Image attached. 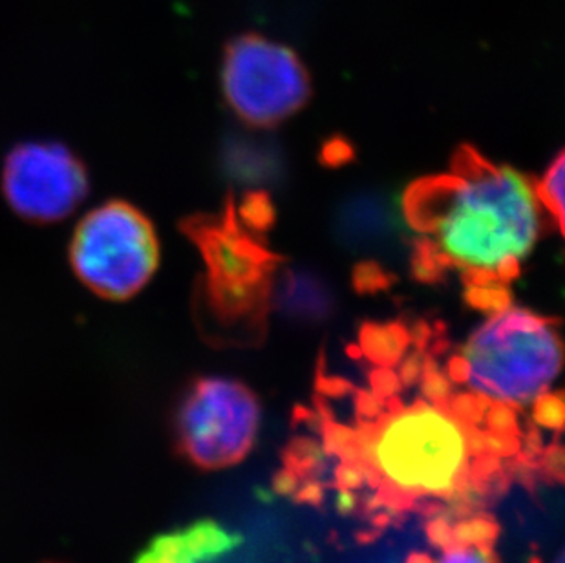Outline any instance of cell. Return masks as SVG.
Instances as JSON below:
<instances>
[{
	"label": "cell",
	"instance_id": "7a4b0ae2",
	"mask_svg": "<svg viewBox=\"0 0 565 563\" xmlns=\"http://www.w3.org/2000/svg\"><path fill=\"white\" fill-rule=\"evenodd\" d=\"M536 181L497 166L475 147L452 156L448 174L408 187L403 213L412 231V273L439 282L461 273L465 287L509 286L545 231Z\"/></svg>",
	"mask_w": 565,
	"mask_h": 563
},
{
	"label": "cell",
	"instance_id": "9a60e30c",
	"mask_svg": "<svg viewBox=\"0 0 565 563\" xmlns=\"http://www.w3.org/2000/svg\"><path fill=\"white\" fill-rule=\"evenodd\" d=\"M236 213L244 220V224L255 229L258 233H264L271 227L275 222V209H273L271 198L264 191H249L244 194L241 202H236Z\"/></svg>",
	"mask_w": 565,
	"mask_h": 563
},
{
	"label": "cell",
	"instance_id": "9c48e42d",
	"mask_svg": "<svg viewBox=\"0 0 565 563\" xmlns=\"http://www.w3.org/2000/svg\"><path fill=\"white\" fill-rule=\"evenodd\" d=\"M242 538L214 520H196L189 525L156 537L134 563H205L235 549Z\"/></svg>",
	"mask_w": 565,
	"mask_h": 563
},
{
	"label": "cell",
	"instance_id": "30bf717a",
	"mask_svg": "<svg viewBox=\"0 0 565 563\" xmlns=\"http://www.w3.org/2000/svg\"><path fill=\"white\" fill-rule=\"evenodd\" d=\"M399 233L394 209L379 194H359L348 200L337 216V234L353 251L388 247Z\"/></svg>",
	"mask_w": 565,
	"mask_h": 563
},
{
	"label": "cell",
	"instance_id": "5bb4252c",
	"mask_svg": "<svg viewBox=\"0 0 565 563\" xmlns=\"http://www.w3.org/2000/svg\"><path fill=\"white\" fill-rule=\"evenodd\" d=\"M441 556L412 553L406 563H500L494 545L483 543L447 542L439 545Z\"/></svg>",
	"mask_w": 565,
	"mask_h": 563
},
{
	"label": "cell",
	"instance_id": "4fadbf2b",
	"mask_svg": "<svg viewBox=\"0 0 565 563\" xmlns=\"http://www.w3.org/2000/svg\"><path fill=\"white\" fill-rule=\"evenodd\" d=\"M540 200L547 213L555 219L565 240V150L556 156L550 169L545 170L542 180L536 181Z\"/></svg>",
	"mask_w": 565,
	"mask_h": 563
},
{
	"label": "cell",
	"instance_id": "52a82bcc",
	"mask_svg": "<svg viewBox=\"0 0 565 563\" xmlns=\"http://www.w3.org/2000/svg\"><path fill=\"white\" fill-rule=\"evenodd\" d=\"M220 83L231 110L249 127L273 128L306 107L311 79L302 59L260 33L225 44Z\"/></svg>",
	"mask_w": 565,
	"mask_h": 563
},
{
	"label": "cell",
	"instance_id": "d6986e66",
	"mask_svg": "<svg viewBox=\"0 0 565 563\" xmlns=\"http://www.w3.org/2000/svg\"><path fill=\"white\" fill-rule=\"evenodd\" d=\"M555 563H565V549L561 554H558V559H556Z\"/></svg>",
	"mask_w": 565,
	"mask_h": 563
},
{
	"label": "cell",
	"instance_id": "6da1fadb",
	"mask_svg": "<svg viewBox=\"0 0 565 563\" xmlns=\"http://www.w3.org/2000/svg\"><path fill=\"white\" fill-rule=\"evenodd\" d=\"M352 414L315 397L299 410L302 434L288 443L273 489L300 503L324 500L331 490L341 514L358 516L377 532L411 514L425 520L486 512L512 481L529 485L525 434L503 436L472 423L448 399L401 397L355 389L339 379Z\"/></svg>",
	"mask_w": 565,
	"mask_h": 563
},
{
	"label": "cell",
	"instance_id": "2e32d148",
	"mask_svg": "<svg viewBox=\"0 0 565 563\" xmlns=\"http://www.w3.org/2000/svg\"><path fill=\"white\" fill-rule=\"evenodd\" d=\"M531 423L536 428L564 434L565 432V392H545L533 401Z\"/></svg>",
	"mask_w": 565,
	"mask_h": 563
},
{
	"label": "cell",
	"instance_id": "3957f363",
	"mask_svg": "<svg viewBox=\"0 0 565 563\" xmlns=\"http://www.w3.org/2000/svg\"><path fill=\"white\" fill-rule=\"evenodd\" d=\"M202 256L203 272L192 287V319L200 336L218 348L260 344L273 308V289L282 256L262 233L244 224L235 196L218 213H192L178 224Z\"/></svg>",
	"mask_w": 565,
	"mask_h": 563
},
{
	"label": "cell",
	"instance_id": "ac0fdd59",
	"mask_svg": "<svg viewBox=\"0 0 565 563\" xmlns=\"http://www.w3.org/2000/svg\"><path fill=\"white\" fill-rule=\"evenodd\" d=\"M355 284H358L361 291L379 289V287L388 284V277H386L383 269L375 266V264H364V266L359 267L358 273H355Z\"/></svg>",
	"mask_w": 565,
	"mask_h": 563
},
{
	"label": "cell",
	"instance_id": "277c9868",
	"mask_svg": "<svg viewBox=\"0 0 565 563\" xmlns=\"http://www.w3.org/2000/svg\"><path fill=\"white\" fill-rule=\"evenodd\" d=\"M564 361L558 320L507 306L476 328L443 370L456 386L522 412L550 390Z\"/></svg>",
	"mask_w": 565,
	"mask_h": 563
},
{
	"label": "cell",
	"instance_id": "e0dca14e",
	"mask_svg": "<svg viewBox=\"0 0 565 563\" xmlns=\"http://www.w3.org/2000/svg\"><path fill=\"white\" fill-rule=\"evenodd\" d=\"M465 298L472 308L481 309L487 314H497L507 306H511V293L509 286H480L467 287Z\"/></svg>",
	"mask_w": 565,
	"mask_h": 563
},
{
	"label": "cell",
	"instance_id": "ba28073f",
	"mask_svg": "<svg viewBox=\"0 0 565 563\" xmlns=\"http://www.w3.org/2000/svg\"><path fill=\"white\" fill-rule=\"evenodd\" d=\"M0 187L22 220L55 224L85 202L90 174L68 145L38 139L17 144L6 155Z\"/></svg>",
	"mask_w": 565,
	"mask_h": 563
},
{
	"label": "cell",
	"instance_id": "5b68a950",
	"mask_svg": "<svg viewBox=\"0 0 565 563\" xmlns=\"http://www.w3.org/2000/svg\"><path fill=\"white\" fill-rule=\"evenodd\" d=\"M154 222L138 205L113 198L90 209L70 240L72 272L97 297L121 302L136 297L160 267Z\"/></svg>",
	"mask_w": 565,
	"mask_h": 563
},
{
	"label": "cell",
	"instance_id": "8fae6325",
	"mask_svg": "<svg viewBox=\"0 0 565 563\" xmlns=\"http://www.w3.org/2000/svg\"><path fill=\"white\" fill-rule=\"evenodd\" d=\"M333 306V291L317 273L300 267L282 266L278 269L273 308L280 314L302 322H319L330 317Z\"/></svg>",
	"mask_w": 565,
	"mask_h": 563
},
{
	"label": "cell",
	"instance_id": "8992f818",
	"mask_svg": "<svg viewBox=\"0 0 565 563\" xmlns=\"http://www.w3.org/2000/svg\"><path fill=\"white\" fill-rule=\"evenodd\" d=\"M260 417L247 384L220 375L192 379L172 417L178 452L202 470L235 467L255 447Z\"/></svg>",
	"mask_w": 565,
	"mask_h": 563
},
{
	"label": "cell",
	"instance_id": "7c38bea8",
	"mask_svg": "<svg viewBox=\"0 0 565 563\" xmlns=\"http://www.w3.org/2000/svg\"><path fill=\"white\" fill-rule=\"evenodd\" d=\"M414 344V336L401 325H364L359 353L375 368H395Z\"/></svg>",
	"mask_w": 565,
	"mask_h": 563
}]
</instances>
